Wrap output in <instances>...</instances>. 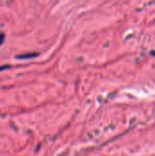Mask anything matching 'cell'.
Here are the masks:
<instances>
[{
  "label": "cell",
  "instance_id": "cell-1",
  "mask_svg": "<svg viewBox=\"0 0 155 156\" xmlns=\"http://www.w3.org/2000/svg\"><path fill=\"white\" fill-rule=\"evenodd\" d=\"M37 54L36 53H32V54H25V55H21V56H18L17 58H33V57H36Z\"/></svg>",
  "mask_w": 155,
  "mask_h": 156
},
{
  "label": "cell",
  "instance_id": "cell-2",
  "mask_svg": "<svg viewBox=\"0 0 155 156\" xmlns=\"http://www.w3.org/2000/svg\"><path fill=\"white\" fill-rule=\"evenodd\" d=\"M4 39H5V36H4L3 34H0V45L3 43Z\"/></svg>",
  "mask_w": 155,
  "mask_h": 156
}]
</instances>
